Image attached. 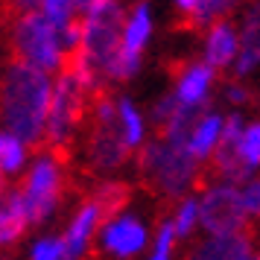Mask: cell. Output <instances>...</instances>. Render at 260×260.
Returning a JSON list of instances; mask_svg holds the SVG:
<instances>
[{
    "instance_id": "cell-27",
    "label": "cell",
    "mask_w": 260,
    "mask_h": 260,
    "mask_svg": "<svg viewBox=\"0 0 260 260\" xmlns=\"http://www.w3.org/2000/svg\"><path fill=\"white\" fill-rule=\"evenodd\" d=\"M9 32V3L0 0V38H6Z\"/></svg>"
},
{
    "instance_id": "cell-26",
    "label": "cell",
    "mask_w": 260,
    "mask_h": 260,
    "mask_svg": "<svg viewBox=\"0 0 260 260\" xmlns=\"http://www.w3.org/2000/svg\"><path fill=\"white\" fill-rule=\"evenodd\" d=\"M225 96H228L231 103H248V91L243 88V85H237V82H231L228 88H225Z\"/></svg>"
},
{
    "instance_id": "cell-7",
    "label": "cell",
    "mask_w": 260,
    "mask_h": 260,
    "mask_svg": "<svg viewBox=\"0 0 260 260\" xmlns=\"http://www.w3.org/2000/svg\"><path fill=\"white\" fill-rule=\"evenodd\" d=\"M199 222L211 237L240 234L251 228V219L243 208V196L231 184H216V187L205 190L199 202Z\"/></svg>"
},
{
    "instance_id": "cell-22",
    "label": "cell",
    "mask_w": 260,
    "mask_h": 260,
    "mask_svg": "<svg viewBox=\"0 0 260 260\" xmlns=\"http://www.w3.org/2000/svg\"><path fill=\"white\" fill-rule=\"evenodd\" d=\"M240 152L248 161V167L260 164V123H251L243 132V141H240Z\"/></svg>"
},
{
    "instance_id": "cell-5",
    "label": "cell",
    "mask_w": 260,
    "mask_h": 260,
    "mask_svg": "<svg viewBox=\"0 0 260 260\" xmlns=\"http://www.w3.org/2000/svg\"><path fill=\"white\" fill-rule=\"evenodd\" d=\"M9 56L21 59L24 64H32L38 71H56L59 73L61 59H64V47H61V36L53 26L44 12H29L21 15L9 24Z\"/></svg>"
},
{
    "instance_id": "cell-4",
    "label": "cell",
    "mask_w": 260,
    "mask_h": 260,
    "mask_svg": "<svg viewBox=\"0 0 260 260\" xmlns=\"http://www.w3.org/2000/svg\"><path fill=\"white\" fill-rule=\"evenodd\" d=\"M129 149L132 146L120 123L117 100H111L108 91L94 96L88 129H85V158H88L91 173H111L123 167L129 158Z\"/></svg>"
},
{
    "instance_id": "cell-25",
    "label": "cell",
    "mask_w": 260,
    "mask_h": 260,
    "mask_svg": "<svg viewBox=\"0 0 260 260\" xmlns=\"http://www.w3.org/2000/svg\"><path fill=\"white\" fill-rule=\"evenodd\" d=\"M176 3H178V9L184 12V21H181V24L193 29V18L199 12V0H176Z\"/></svg>"
},
{
    "instance_id": "cell-23",
    "label": "cell",
    "mask_w": 260,
    "mask_h": 260,
    "mask_svg": "<svg viewBox=\"0 0 260 260\" xmlns=\"http://www.w3.org/2000/svg\"><path fill=\"white\" fill-rule=\"evenodd\" d=\"M243 196V208H246L248 219H260V178L246 181V187L240 190Z\"/></svg>"
},
{
    "instance_id": "cell-20",
    "label": "cell",
    "mask_w": 260,
    "mask_h": 260,
    "mask_svg": "<svg viewBox=\"0 0 260 260\" xmlns=\"http://www.w3.org/2000/svg\"><path fill=\"white\" fill-rule=\"evenodd\" d=\"M41 12L53 21V26H56L59 32L71 24V21L79 18V15H76L79 9H76V3H73V0H44V3H41Z\"/></svg>"
},
{
    "instance_id": "cell-9",
    "label": "cell",
    "mask_w": 260,
    "mask_h": 260,
    "mask_svg": "<svg viewBox=\"0 0 260 260\" xmlns=\"http://www.w3.org/2000/svg\"><path fill=\"white\" fill-rule=\"evenodd\" d=\"M167 71L176 79V96L187 106L208 103L213 85V68L211 64H193V61H170Z\"/></svg>"
},
{
    "instance_id": "cell-8",
    "label": "cell",
    "mask_w": 260,
    "mask_h": 260,
    "mask_svg": "<svg viewBox=\"0 0 260 260\" xmlns=\"http://www.w3.org/2000/svg\"><path fill=\"white\" fill-rule=\"evenodd\" d=\"M103 228V216H100V208L91 196H85V202L79 205V211L73 216V222L68 225V231L61 237V257L64 260H82L88 254V246L94 234Z\"/></svg>"
},
{
    "instance_id": "cell-12",
    "label": "cell",
    "mask_w": 260,
    "mask_h": 260,
    "mask_svg": "<svg viewBox=\"0 0 260 260\" xmlns=\"http://www.w3.org/2000/svg\"><path fill=\"white\" fill-rule=\"evenodd\" d=\"M260 64V0L251 3L243 15V26H240V56H237V79L251 73Z\"/></svg>"
},
{
    "instance_id": "cell-29",
    "label": "cell",
    "mask_w": 260,
    "mask_h": 260,
    "mask_svg": "<svg viewBox=\"0 0 260 260\" xmlns=\"http://www.w3.org/2000/svg\"><path fill=\"white\" fill-rule=\"evenodd\" d=\"M6 193H9V190H6V173H3V170H0V199H3V196H6Z\"/></svg>"
},
{
    "instance_id": "cell-2",
    "label": "cell",
    "mask_w": 260,
    "mask_h": 260,
    "mask_svg": "<svg viewBox=\"0 0 260 260\" xmlns=\"http://www.w3.org/2000/svg\"><path fill=\"white\" fill-rule=\"evenodd\" d=\"M138 173H141L143 187L164 199L170 208L187 199L190 190H208L205 167L184 149L170 141H146L138 149Z\"/></svg>"
},
{
    "instance_id": "cell-11",
    "label": "cell",
    "mask_w": 260,
    "mask_h": 260,
    "mask_svg": "<svg viewBox=\"0 0 260 260\" xmlns=\"http://www.w3.org/2000/svg\"><path fill=\"white\" fill-rule=\"evenodd\" d=\"M100 243H103L106 251H111L120 260L135 257L146 246V228L132 216H117L108 225H103V240Z\"/></svg>"
},
{
    "instance_id": "cell-13",
    "label": "cell",
    "mask_w": 260,
    "mask_h": 260,
    "mask_svg": "<svg viewBox=\"0 0 260 260\" xmlns=\"http://www.w3.org/2000/svg\"><path fill=\"white\" fill-rule=\"evenodd\" d=\"M240 56V41H237L234 26L225 18L213 21L208 36H205V64L211 68H225Z\"/></svg>"
},
{
    "instance_id": "cell-24",
    "label": "cell",
    "mask_w": 260,
    "mask_h": 260,
    "mask_svg": "<svg viewBox=\"0 0 260 260\" xmlns=\"http://www.w3.org/2000/svg\"><path fill=\"white\" fill-rule=\"evenodd\" d=\"M29 260H64L61 257V240H41V243H36Z\"/></svg>"
},
{
    "instance_id": "cell-19",
    "label": "cell",
    "mask_w": 260,
    "mask_h": 260,
    "mask_svg": "<svg viewBox=\"0 0 260 260\" xmlns=\"http://www.w3.org/2000/svg\"><path fill=\"white\" fill-rule=\"evenodd\" d=\"M117 108H120V123H123V132H126L129 146L132 149L141 146V141H143V120H141V114L135 111V106H132L129 100H117Z\"/></svg>"
},
{
    "instance_id": "cell-16",
    "label": "cell",
    "mask_w": 260,
    "mask_h": 260,
    "mask_svg": "<svg viewBox=\"0 0 260 260\" xmlns=\"http://www.w3.org/2000/svg\"><path fill=\"white\" fill-rule=\"evenodd\" d=\"M222 126H225V120L219 117V114H208V117L196 126V132H193V138H190V143H187V152L193 155L196 161H205L208 155H213L216 143L222 138Z\"/></svg>"
},
{
    "instance_id": "cell-28",
    "label": "cell",
    "mask_w": 260,
    "mask_h": 260,
    "mask_svg": "<svg viewBox=\"0 0 260 260\" xmlns=\"http://www.w3.org/2000/svg\"><path fill=\"white\" fill-rule=\"evenodd\" d=\"M76 3V9H79V15H88L91 9H94L96 3H103V0H73Z\"/></svg>"
},
{
    "instance_id": "cell-14",
    "label": "cell",
    "mask_w": 260,
    "mask_h": 260,
    "mask_svg": "<svg viewBox=\"0 0 260 260\" xmlns=\"http://www.w3.org/2000/svg\"><path fill=\"white\" fill-rule=\"evenodd\" d=\"M26 228H29V216H26L24 196L21 190H9L0 199V248L12 246Z\"/></svg>"
},
{
    "instance_id": "cell-15",
    "label": "cell",
    "mask_w": 260,
    "mask_h": 260,
    "mask_svg": "<svg viewBox=\"0 0 260 260\" xmlns=\"http://www.w3.org/2000/svg\"><path fill=\"white\" fill-rule=\"evenodd\" d=\"M132 187L129 181H103L100 187H94L91 193V199L96 202V208H100V216H103V225H108L111 219H117L123 208L132 202Z\"/></svg>"
},
{
    "instance_id": "cell-1",
    "label": "cell",
    "mask_w": 260,
    "mask_h": 260,
    "mask_svg": "<svg viewBox=\"0 0 260 260\" xmlns=\"http://www.w3.org/2000/svg\"><path fill=\"white\" fill-rule=\"evenodd\" d=\"M53 85L47 73L6 56L0 71V123L24 143L41 146L50 117Z\"/></svg>"
},
{
    "instance_id": "cell-3",
    "label": "cell",
    "mask_w": 260,
    "mask_h": 260,
    "mask_svg": "<svg viewBox=\"0 0 260 260\" xmlns=\"http://www.w3.org/2000/svg\"><path fill=\"white\" fill-rule=\"evenodd\" d=\"M123 32H126V18L120 9V0H103L96 3L88 15H82V53L96 82L108 88L111 79V64L123 50Z\"/></svg>"
},
{
    "instance_id": "cell-17",
    "label": "cell",
    "mask_w": 260,
    "mask_h": 260,
    "mask_svg": "<svg viewBox=\"0 0 260 260\" xmlns=\"http://www.w3.org/2000/svg\"><path fill=\"white\" fill-rule=\"evenodd\" d=\"M24 158H26L24 141L15 138L12 132H0V170L3 173H18L24 167Z\"/></svg>"
},
{
    "instance_id": "cell-10",
    "label": "cell",
    "mask_w": 260,
    "mask_h": 260,
    "mask_svg": "<svg viewBox=\"0 0 260 260\" xmlns=\"http://www.w3.org/2000/svg\"><path fill=\"white\" fill-rule=\"evenodd\" d=\"M251 240L254 228L240 231V234H222V237H208L196 248H190L184 260H251Z\"/></svg>"
},
{
    "instance_id": "cell-30",
    "label": "cell",
    "mask_w": 260,
    "mask_h": 260,
    "mask_svg": "<svg viewBox=\"0 0 260 260\" xmlns=\"http://www.w3.org/2000/svg\"><path fill=\"white\" fill-rule=\"evenodd\" d=\"M251 260H260V254H254V257H251Z\"/></svg>"
},
{
    "instance_id": "cell-6",
    "label": "cell",
    "mask_w": 260,
    "mask_h": 260,
    "mask_svg": "<svg viewBox=\"0 0 260 260\" xmlns=\"http://www.w3.org/2000/svg\"><path fill=\"white\" fill-rule=\"evenodd\" d=\"M68 167L61 164L59 158L41 152L38 161L32 164L29 176L24 178L21 184V196H24L26 205V216H29V225H41L50 213L56 211V205L61 202L64 190H68Z\"/></svg>"
},
{
    "instance_id": "cell-18",
    "label": "cell",
    "mask_w": 260,
    "mask_h": 260,
    "mask_svg": "<svg viewBox=\"0 0 260 260\" xmlns=\"http://www.w3.org/2000/svg\"><path fill=\"white\" fill-rule=\"evenodd\" d=\"M170 219H173V225H176L178 237H190L193 228H196V222H199V202L193 199V196H187L184 202L176 205V211L170 213Z\"/></svg>"
},
{
    "instance_id": "cell-21",
    "label": "cell",
    "mask_w": 260,
    "mask_h": 260,
    "mask_svg": "<svg viewBox=\"0 0 260 260\" xmlns=\"http://www.w3.org/2000/svg\"><path fill=\"white\" fill-rule=\"evenodd\" d=\"M176 225L170 216H161V225H158V243H155V254L149 260H170V251H173V240H176Z\"/></svg>"
}]
</instances>
